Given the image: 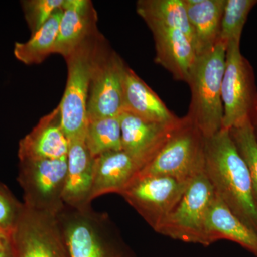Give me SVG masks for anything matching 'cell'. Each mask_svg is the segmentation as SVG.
<instances>
[{"label": "cell", "instance_id": "6da1fadb", "mask_svg": "<svg viewBox=\"0 0 257 257\" xmlns=\"http://www.w3.org/2000/svg\"><path fill=\"white\" fill-rule=\"evenodd\" d=\"M204 171L218 197L257 234V205L246 162L229 130L204 138Z\"/></svg>", "mask_w": 257, "mask_h": 257}, {"label": "cell", "instance_id": "7a4b0ae2", "mask_svg": "<svg viewBox=\"0 0 257 257\" xmlns=\"http://www.w3.org/2000/svg\"><path fill=\"white\" fill-rule=\"evenodd\" d=\"M57 216L71 257H135L106 213L64 204Z\"/></svg>", "mask_w": 257, "mask_h": 257}, {"label": "cell", "instance_id": "3957f363", "mask_svg": "<svg viewBox=\"0 0 257 257\" xmlns=\"http://www.w3.org/2000/svg\"><path fill=\"white\" fill-rule=\"evenodd\" d=\"M226 48L221 42L209 52L197 57L188 85L191 101L186 116L195 125L204 138L222 130L221 84L226 64Z\"/></svg>", "mask_w": 257, "mask_h": 257}, {"label": "cell", "instance_id": "277c9868", "mask_svg": "<svg viewBox=\"0 0 257 257\" xmlns=\"http://www.w3.org/2000/svg\"><path fill=\"white\" fill-rule=\"evenodd\" d=\"M104 37L98 31L65 57L67 80L59 104L61 124L69 140L85 139L87 101L96 52Z\"/></svg>", "mask_w": 257, "mask_h": 257}, {"label": "cell", "instance_id": "5b68a950", "mask_svg": "<svg viewBox=\"0 0 257 257\" xmlns=\"http://www.w3.org/2000/svg\"><path fill=\"white\" fill-rule=\"evenodd\" d=\"M224 130L257 121V87L251 64L241 54L240 42L229 44L221 84Z\"/></svg>", "mask_w": 257, "mask_h": 257}, {"label": "cell", "instance_id": "8992f818", "mask_svg": "<svg viewBox=\"0 0 257 257\" xmlns=\"http://www.w3.org/2000/svg\"><path fill=\"white\" fill-rule=\"evenodd\" d=\"M215 191L204 169L189 182L183 197L156 232L185 243L208 246V213Z\"/></svg>", "mask_w": 257, "mask_h": 257}, {"label": "cell", "instance_id": "52a82bcc", "mask_svg": "<svg viewBox=\"0 0 257 257\" xmlns=\"http://www.w3.org/2000/svg\"><path fill=\"white\" fill-rule=\"evenodd\" d=\"M204 138L187 116L138 175H160L189 182L204 167Z\"/></svg>", "mask_w": 257, "mask_h": 257}, {"label": "cell", "instance_id": "ba28073f", "mask_svg": "<svg viewBox=\"0 0 257 257\" xmlns=\"http://www.w3.org/2000/svg\"><path fill=\"white\" fill-rule=\"evenodd\" d=\"M9 241L13 257H71L57 215L24 204Z\"/></svg>", "mask_w": 257, "mask_h": 257}, {"label": "cell", "instance_id": "9c48e42d", "mask_svg": "<svg viewBox=\"0 0 257 257\" xmlns=\"http://www.w3.org/2000/svg\"><path fill=\"white\" fill-rule=\"evenodd\" d=\"M189 182L160 175H137L119 195L155 231L175 209Z\"/></svg>", "mask_w": 257, "mask_h": 257}, {"label": "cell", "instance_id": "30bf717a", "mask_svg": "<svg viewBox=\"0 0 257 257\" xmlns=\"http://www.w3.org/2000/svg\"><path fill=\"white\" fill-rule=\"evenodd\" d=\"M126 64L105 39L96 52L87 101L88 121L119 116L123 111Z\"/></svg>", "mask_w": 257, "mask_h": 257}, {"label": "cell", "instance_id": "8fae6325", "mask_svg": "<svg viewBox=\"0 0 257 257\" xmlns=\"http://www.w3.org/2000/svg\"><path fill=\"white\" fill-rule=\"evenodd\" d=\"M67 158L20 161L19 182L25 205L57 215L64 207Z\"/></svg>", "mask_w": 257, "mask_h": 257}, {"label": "cell", "instance_id": "7c38bea8", "mask_svg": "<svg viewBox=\"0 0 257 257\" xmlns=\"http://www.w3.org/2000/svg\"><path fill=\"white\" fill-rule=\"evenodd\" d=\"M119 119L122 150L145 159L149 163L182 124L184 116L173 122H157L122 111Z\"/></svg>", "mask_w": 257, "mask_h": 257}, {"label": "cell", "instance_id": "4fadbf2b", "mask_svg": "<svg viewBox=\"0 0 257 257\" xmlns=\"http://www.w3.org/2000/svg\"><path fill=\"white\" fill-rule=\"evenodd\" d=\"M147 163L145 159L123 150L96 157L91 202L104 194H119Z\"/></svg>", "mask_w": 257, "mask_h": 257}, {"label": "cell", "instance_id": "5bb4252c", "mask_svg": "<svg viewBox=\"0 0 257 257\" xmlns=\"http://www.w3.org/2000/svg\"><path fill=\"white\" fill-rule=\"evenodd\" d=\"M155 41V62L167 69L176 80L188 82L197 56L192 42L176 29L152 25Z\"/></svg>", "mask_w": 257, "mask_h": 257}, {"label": "cell", "instance_id": "9a60e30c", "mask_svg": "<svg viewBox=\"0 0 257 257\" xmlns=\"http://www.w3.org/2000/svg\"><path fill=\"white\" fill-rule=\"evenodd\" d=\"M68 148V139L62 130L57 106L20 140L18 157L20 161L67 158Z\"/></svg>", "mask_w": 257, "mask_h": 257}, {"label": "cell", "instance_id": "2e32d148", "mask_svg": "<svg viewBox=\"0 0 257 257\" xmlns=\"http://www.w3.org/2000/svg\"><path fill=\"white\" fill-rule=\"evenodd\" d=\"M97 13L89 0H64L53 54L64 58L98 32Z\"/></svg>", "mask_w": 257, "mask_h": 257}, {"label": "cell", "instance_id": "e0dca14e", "mask_svg": "<svg viewBox=\"0 0 257 257\" xmlns=\"http://www.w3.org/2000/svg\"><path fill=\"white\" fill-rule=\"evenodd\" d=\"M94 160L86 145L85 139L69 140L63 194L66 206L82 208L91 205Z\"/></svg>", "mask_w": 257, "mask_h": 257}, {"label": "cell", "instance_id": "ac0fdd59", "mask_svg": "<svg viewBox=\"0 0 257 257\" xmlns=\"http://www.w3.org/2000/svg\"><path fill=\"white\" fill-rule=\"evenodd\" d=\"M122 111L157 122H173L179 119L126 64L123 77Z\"/></svg>", "mask_w": 257, "mask_h": 257}, {"label": "cell", "instance_id": "d6986e66", "mask_svg": "<svg viewBox=\"0 0 257 257\" xmlns=\"http://www.w3.org/2000/svg\"><path fill=\"white\" fill-rule=\"evenodd\" d=\"M197 57L219 42L226 0H184Z\"/></svg>", "mask_w": 257, "mask_h": 257}, {"label": "cell", "instance_id": "ffe728a7", "mask_svg": "<svg viewBox=\"0 0 257 257\" xmlns=\"http://www.w3.org/2000/svg\"><path fill=\"white\" fill-rule=\"evenodd\" d=\"M207 234L209 246L229 240L257 257L256 233L234 215L216 194L208 213Z\"/></svg>", "mask_w": 257, "mask_h": 257}, {"label": "cell", "instance_id": "44dd1931", "mask_svg": "<svg viewBox=\"0 0 257 257\" xmlns=\"http://www.w3.org/2000/svg\"><path fill=\"white\" fill-rule=\"evenodd\" d=\"M136 10L147 26L157 25L180 30L193 44L192 30L184 0H139Z\"/></svg>", "mask_w": 257, "mask_h": 257}, {"label": "cell", "instance_id": "7402d4cb", "mask_svg": "<svg viewBox=\"0 0 257 257\" xmlns=\"http://www.w3.org/2000/svg\"><path fill=\"white\" fill-rule=\"evenodd\" d=\"M62 16V9L59 10L38 31L32 34L28 41L16 42L15 57L23 63L31 65L42 63L53 54Z\"/></svg>", "mask_w": 257, "mask_h": 257}, {"label": "cell", "instance_id": "603a6c76", "mask_svg": "<svg viewBox=\"0 0 257 257\" xmlns=\"http://www.w3.org/2000/svg\"><path fill=\"white\" fill-rule=\"evenodd\" d=\"M85 143L94 158L122 150L119 116L88 121Z\"/></svg>", "mask_w": 257, "mask_h": 257}, {"label": "cell", "instance_id": "cb8c5ba5", "mask_svg": "<svg viewBox=\"0 0 257 257\" xmlns=\"http://www.w3.org/2000/svg\"><path fill=\"white\" fill-rule=\"evenodd\" d=\"M256 5L257 0H226L219 40L226 48L231 42L241 43L243 27Z\"/></svg>", "mask_w": 257, "mask_h": 257}, {"label": "cell", "instance_id": "d4e9b609", "mask_svg": "<svg viewBox=\"0 0 257 257\" xmlns=\"http://www.w3.org/2000/svg\"><path fill=\"white\" fill-rule=\"evenodd\" d=\"M229 131L235 146L247 165L257 205V140L252 123L245 121Z\"/></svg>", "mask_w": 257, "mask_h": 257}, {"label": "cell", "instance_id": "484cf974", "mask_svg": "<svg viewBox=\"0 0 257 257\" xmlns=\"http://www.w3.org/2000/svg\"><path fill=\"white\" fill-rule=\"evenodd\" d=\"M64 0H25L22 2L25 18L32 34L38 31L56 12L62 9Z\"/></svg>", "mask_w": 257, "mask_h": 257}, {"label": "cell", "instance_id": "4316f807", "mask_svg": "<svg viewBox=\"0 0 257 257\" xmlns=\"http://www.w3.org/2000/svg\"><path fill=\"white\" fill-rule=\"evenodd\" d=\"M20 204L5 187L0 185V229L10 235L23 210Z\"/></svg>", "mask_w": 257, "mask_h": 257}, {"label": "cell", "instance_id": "83f0119b", "mask_svg": "<svg viewBox=\"0 0 257 257\" xmlns=\"http://www.w3.org/2000/svg\"><path fill=\"white\" fill-rule=\"evenodd\" d=\"M9 245V234L0 229V248L6 247Z\"/></svg>", "mask_w": 257, "mask_h": 257}, {"label": "cell", "instance_id": "f1b7e54d", "mask_svg": "<svg viewBox=\"0 0 257 257\" xmlns=\"http://www.w3.org/2000/svg\"><path fill=\"white\" fill-rule=\"evenodd\" d=\"M0 257H13L10 245L4 248H0Z\"/></svg>", "mask_w": 257, "mask_h": 257}, {"label": "cell", "instance_id": "f546056e", "mask_svg": "<svg viewBox=\"0 0 257 257\" xmlns=\"http://www.w3.org/2000/svg\"><path fill=\"white\" fill-rule=\"evenodd\" d=\"M253 130H254L255 137H256L257 140V121L254 124H253Z\"/></svg>", "mask_w": 257, "mask_h": 257}]
</instances>
